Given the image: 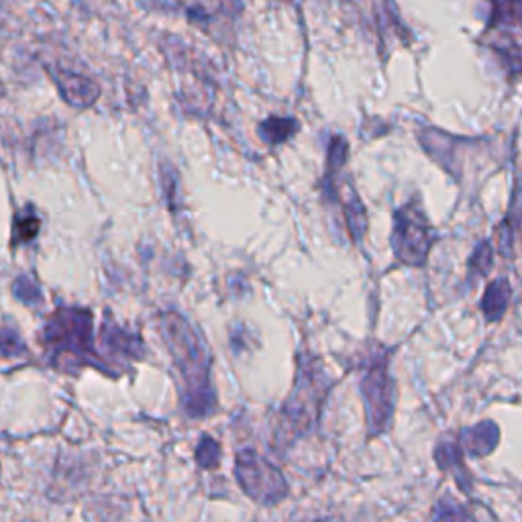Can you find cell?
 <instances>
[{
	"label": "cell",
	"mask_w": 522,
	"mask_h": 522,
	"mask_svg": "<svg viewBox=\"0 0 522 522\" xmlns=\"http://www.w3.org/2000/svg\"><path fill=\"white\" fill-rule=\"evenodd\" d=\"M345 160V141L335 139L333 147H331V166H341Z\"/></svg>",
	"instance_id": "obj_19"
},
{
	"label": "cell",
	"mask_w": 522,
	"mask_h": 522,
	"mask_svg": "<svg viewBox=\"0 0 522 522\" xmlns=\"http://www.w3.org/2000/svg\"><path fill=\"white\" fill-rule=\"evenodd\" d=\"M429 522H496V516L480 502L461 504L451 496H443L437 502Z\"/></svg>",
	"instance_id": "obj_7"
},
{
	"label": "cell",
	"mask_w": 522,
	"mask_h": 522,
	"mask_svg": "<svg viewBox=\"0 0 522 522\" xmlns=\"http://www.w3.org/2000/svg\"><path fill=\"white\" fill-rule=\"evenodd\" d=\"M390 351L382 349L365 368L359 390L363 396L365 416H368L370 437L386 433L394 414V382L388 372Z\"/></svg>",
	"instance_id": "obj_4"
},
{
	"label": "cell",
	"mask_w": 522,
	"mask_h": 522,
	"mask_svg": "<svg viewBox=\"0 0 522 522\" xmlns=\"http://www.w3.org/2000/svg\"><path fill=\"white\" fill-rule=\"evenodd\" d=\"M490 266H492V247L488 241H484L478 245V249L472 255V261H469V272L484 276L488 274Z\"/></svg>",
	"instance_id": "obj_16"
},
{
	"label": "cell",
	"mask_w": 522,
	"mask_h": 522,
	"mask_svg": "<svg viewBox=\"0 0 522 522\" xmlns=\"http://www.w3.org/2000/svg\"><path fill=\"white\" fill-rule=\"evenodd\" d=\"M319 522H343V520H335V518H325V520H319Z\"/></svg>",
	"instance_id": "obj_20"
},
{
	"label": "cell",
	"mask_w": 522,
	"mask_h": 522,
	"mask_svg": "<svg viewBox=\"0 0 522 522\" xmlns=\"http://www.w3.org/2000/svg\"><path fill=\"white\" fill-rule=\"evenodd\" d=\"M435 241V235L427 223L425 213L419 206L406 204L394 217L392 249L398 261L406 266H425L429 249Z\"/></svg>",
	"instance_id": "obj_6"
},
{
	"label": "cell",
	"mask_w": 522,
	"mask_h": 522,
	"mask_svg": "<svg viewBox=\"0 0 522 522\" xmlns=\"http://www.w3.org/2000/svg\"><path fill=\"white\" fill-rule=\"evenodd\" d=\"M160 327L162 339L168 345L182 378L184 408L190 416L202 419L217 408V398L211 384L213 357L198 331L178 312H164L160 317Z\"/></svg>",
	"instance_id": "obj_1"
},
{
	"label": "cell",
	"mask_w": 522,
	"mask_h": 522,
	"mask_svg": "<svg viewBox=\"0 0 522 522\" xmlns=\"http://www.w3.org/2000/svg\"><path fill=\"white\" fill-rule=\"evenodd\" d=\"M345 219H347V227H349V233L353 237V241H361L363 235H365V229H368V217H365V211H363V204L359 198H351L347 204H345Z\"/></svg>",
	"instance_id": "obj_13"
},
{
	"label": "cell",
	"mask_w": 522,
	"mask_h": 522,
	"mask_svg": "<svg viewBox=\"0 0 522 522\" xmlns=\"http://www.w3.org/2000/svg\"><path fill=\"white\" fill-rule=\"evenodd\" d=\"M196 463L202 467V469H211V467H217L219 465V459H221V449H219V443L211 437H202V441L198 443L196 447Z\"/></svg>",
	"instance_id": "obj_14"
},
{
	"label": "cell",
	"mask_w": 522,
	"mask_h": 522,
	"mask_svg": "<svg viewBox=\"0 0 522 522\" xmlns=\"http://www.w3.org/2000/svg\"><path fill=\"white\" fill-rule=\"evenodd\" d=\"M329 388L331 382L323 363L315 355H300L292 394L280 408L274 431V445L280 447V451L315 429Z\"/></svg>",
	"instance_id": "obj_2"
},
{
	"label": "cell",
	"mask_w": 522,
	"mask_h": 522,
	"mask_svg": "<svg viewBox=\"0 0 522 522\" xmlns=\"http://www.w3.org/2000/svg\"><path fill=\"white\" fill-rule=\"evenodd\" d=\"M56 78V84L62 92V96L66 98V102H70L72 107H78V109H84V107H90V104L98 98V86L80 76V74H74V72H56L54 74Z\"/></svg>",
	"instance_id": "obj_8"
},
{
	"label": "cell",
	"mask_w": 522,
	"mask_h": 522,
	"mask_svg": "<svg viewBox=\"0 0 522 522\" xmlns=\"http://www.w3.org/2000/svg\"><path fill=\"white\" fill-rule=\"evenodd\" d=\"M45 343L58 355H72L82 363H94L104 368L92 349V317L88 310L62 308L45 329Z\"/></svg>",
	"instance_id": "obj_3"
},
{
	"label": "cell",
	"mask_w": 522,
	"mask_h": 522,
	"mask_svg": "<svg viewBox=\"0 0 522 522\" xmlns=\"http://www.w3.org/2000/svg\"><path fill=\"white\" fill-rule=\"evenodd\" d=\"M15 294H17L19 298L27 300V302L39 300V292H37V288H35L29 280H25V278L17 280V284H15Z\"/></svg>",
	"instance_id": "obj_18"
},
{
	"label": "cell",
	"mask_w": 522,
	"mask_h": 522,
	"mask_svg": "<svg viewBox=\"0 0 522 522\" xmlns=\"http://www.w3.org/2000/svg\"><path fill=\"white\" fill-rule=\"evenodd\" d=\"M435 461L439 463L441 469H449V472H455V476H457L461 482H463V478L467 476L459 445L439 443L437 449H435Z\"/></svg>",
	"instance_id": "obj_12"
},
{
	"label": "cell",
	"mask_w": 522,
	"mask_h": 522,
	"mask_svg": "<svg viewBox=\"0 0 522 522\" xmlns=\"http://www.w3.org/2000/svg\"><path fill=\"white\" fill-rule=\"evenodd\" d=\"M500 441V431L496 423L484 421L472 429H463L459 435L461 449L472 457H484L490 455Z\"/></svg>",
	"instance_id": "obj_9"
},
{
	"label": "cell",
	"mask_w": 522,
	"mask_h": 522,
	"mask_svg": "<svg viewBox=\"0 0 522 522\" xmlns=\"http://www.w3.org/2000/svg\"><path fill=\"white\" fill-rule=\"evenodd\" d=\"M296 129V123L290 119H270L261 125V135H264L270 143H282L286 141Z\"/></svg>",
	"instance_id": "obj_15"
},
{
	"label": "cell",
	"mask_w": 522,
	"mask_h": 522,
	"mask_svg": "<svg viewBox=\"0 0 522 522\" xmlns=\"http://www.w3.org/2000/svg\"><path fill=\"white\" fill-rule=\"evenodd\" d=\"M39 231V219L33 215L21 217L15 223V239L17 241H31Z\"/></svg>",
	"instance_id": "obj_17"
},
{
	"label": "cell",
	"mask_w": 522,
	"mask_h": 522,
	"mask_svg": "<svg viewBox=\"0 0 522 522\" xmlns=\"http://www.w3.org/2000/svg\"><path fill=\"white\" fill-rule=\"evenodd\" d=\"M510 296H512V288H510L508 280H504V278H498L488 286L484 300H482V310H484L488 323H498L502 319V315L508 308Z\"/></svg>",
	"instance_id": "obj_11"
},
{
	"label": "cell",
	"mask_w": 522,
	"mask_h": 522,
	"mask_svg": "<svg viewBox=\"0 0 522 522\" xmlns=\"http://www.w3.org/2000/svg\"><path fill=\"white\" fill-rule=\"evenodd\" d=\"M235 478L251 500L266 506L278 504L288 496V484L280 469L253 449H241L237 453Z\"/></svg>",
	"instance_id": "obj_5"
},
{
	"label": "cell",
	"mask_w": 522,
	"mask_h": 522,
	"mask_svg": "<svg viewBox=\"0 0 522 522\" xmlns=\"http://www.w3.org/2000/svg\"><path fill=\"white\" fill-rule=\"evenodd\" d=\"M102 343L111 353H117L125 359H141L143 357V347L141 341L117 325H104L102 331Z\"/></svg>",
	"instance_id": "obj_10"
}]
</instances>
